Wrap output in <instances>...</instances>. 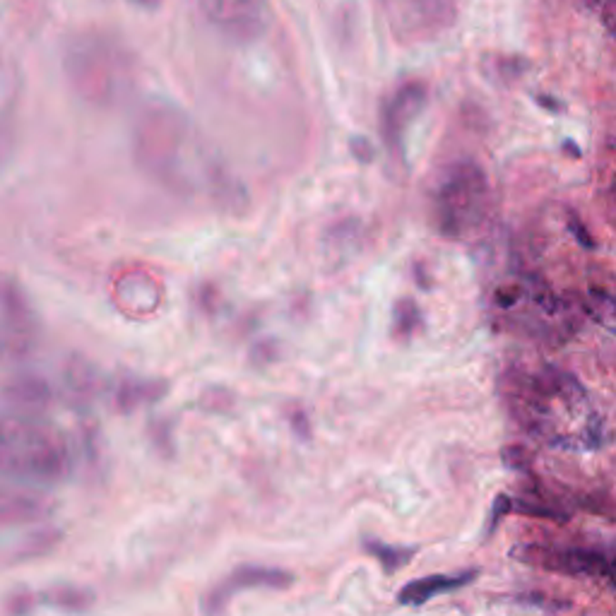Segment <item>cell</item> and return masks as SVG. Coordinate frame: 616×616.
I'll return each mask as SVG.
<instances>
[{
  "label": "cell",
  "instance_id": "30bf717a",
  "mask_svg": "<svg viewBox=\"0 0 616 616\" xmlns=\"http://www.w3.org/2000/svg\"><path fill=\"white\" fill-rule=\"evenodd\" d=\"M474 573H458V575H429V578H419V581L407 582L400 590V602L402 604H424L433 600L441 592H452V590L462 588L472 581Z\"/></svg>",
  "mask_w": 616,
  "mask_h": 616
},
{
  "label": "cell",
  "instance_id": "ba28073f",
  "mask_svg": "<svg viewBox=\"0 0 616 616\" xmlns=\"http://www.w3.org/2000/svg\"><path fill=\"white\" fill-rule=\"evenodd\" d=\"M3 315H5L7 350L25 354L35 343L36 323L25 296L10 282H5V292H3Z\"/></svg>",
  "mask_w": 616,
  "mask_h": 616
},
{
  "label": "cell",
  "instance_id": "5b68a950",
  "mask_svg": "<svg viewBox=\"0 0 616 616\" xmlns=\"http://www.w3.org/2000/svg\"><path fill=\"white\" fill-rule=\"evenodd\" d=\"M200 15L233 42H255L273 22L270 0H195Z\"/></svg>",
  "mask_w": 616,
  "mask_h": 616
},
{
  "label": "cell",
  "instance_id": "ac0fdd59",
  "mask_svg": "<svg viewBox=\"0 0 616 616\" xmlns=\"http://www.w3.org/2000/svg\"><path fill=\"white\" fill-rule=\"evenodd\" d=\"M518 299H521V289L508 287V289H499V292H496V303H499L501 308L515 306Z\"/></svg>",
  "mask_w": 616,
  "mask_h": 616
},
{
  "label": "cell",
  "instance_id": "8fae6325",
  "mask_svg": "<svg viewBox=\"0 0 616 616\" xmlns=\"http://www.w3.org/2000/svg\"><path fill=\"white\" fill-rule=\"evenodd\" d=\"M554 561H547V566H554L559 571L569 573H604L602 556L590 554V551H559Z\"/></svg>",
  "mask_w": 616,
  "mask_h": 616
},
{
  "label": "cell",
  "instance_id": "6da1fadb",
  "mask_svg": "<svg viewBox=\"0 0 616 616\" xmlns=\"http://www.w3.org/2000/svg\"><path fill=\"white\" fill-rule=\"evenodd\" d=\"M133 157L152 181L176 195H207L226 210L243 203L239 181L214 159L191 118L174 104H150L137 116Z\"/></svg>",
  "mask_w": 616,
  "mask_h": 616
},
{
  "label": "cell",
  "instance_id": "d6986e66",
  "mask_svg": "<svg viewBox=\"0 0 616 616\" xmlns=\"http://www.w3.org/2000/svg\"><path fill=\"white\" fill-rule=\"evenodd\" d=\"M537 102L549 111H561V104L556 102V99H551V96H537Z\"/></svg>",
  "mask_w": 616,
  "mask_h": 616
},
{
  "label": "cell",
  "instance_id": "7c38bea8",
  "mask_svg": "<svg viewBox=\"0 0 616 616\" xmlns=\"http://www.w3.org/2000/svg\"><path fill=\"white\" fill-rule=\"evenodd\" d=\"M419 323H422V308H419V303L414 299H410V296L400 299L395 306L397 333L402 337H410L417 330Z\"/></svg>",
  "mask_w": 616,
  "mask_h": 616
},
{
  "label": "cell",
  "instance_id": "ffe728a7",
  "mask_svg": "<svg viewBox=\"0 0 616 616\" xmlns=\"http://www.w3.org/2000/svg\"><path fill=\"white\" fill-rule=\"evenodd\" d=\"M131 3L137 7H144V10H154L159 5V0H131Z\"/></svg>",
  "mask_w": 616,
  "mask_h": 616
},
{
  "label": "cell",
  "instance_id": "2e32d148",
  "mask_svg": "<svg viewBox=\"0 0 616 616\" xmlns=\"http://www.w3.org/2000/svg\"><path fill=\"white\" fill-rule=\"evenodd\" d=\"M350 150L352 154H354V159L359 162V164H371L373 162V157H376V152H373V144L366 140V137H352L350 143Z\"/></svg>",
  "mask_w": 616,
  "mask_h": 616
},
{
  "label": "cell",
  "instance_id": "8992f818",
  "mask_svg": "<svg viewBox=\"0 0 616 616\" xmlns=\"http://www.w3.org/2000/svg\"><path fill=\"white\" fill-rule=\"evenodd\" d=\"M426 104V87L417 80L400 84L383 104L381 111V131H383L385 144L392 152L400 150L404 128L422 114Z\"/></svg>",
  "mask_w": 616,
  "mask_h": 616
},
{
  "label": "cell",
  "instance_id": "5bb4252c",
  "mask_svg": "<svg viewBox=\"0 0 616 616\" xmlns=\"http://www.w3.org/2000/svg\"><path fill=\"white\" fill-rule=\"evenodd\" d=\"M369 551L373 556H378L385 569H391V571L397 569V566H402V563H407V556H410L407 549L383 547V544H369Z\"/></svg>",
  "mask_w": 616,
  "mask_h": 616
},
{
  "label": "cell",
  "instance_id": "7a4b0ae2",
  "mask_svg": "<svg viewBox=\"0 0 616 616\" xmlns=\"http://www.w3.org/2000/svg\"><path fill=\"white\" fill-rule=\"evenodd\" d=\"M63 70L84 102L109 109L135 87V58L99 32H80L63 48Z\"/></svg>",
  "mask_w": 616,
  "mask_h": 616
},
{
  "label": "cell",
  "instance_id": "4fadbf2b",
  "mask_svg": "<svg viewBox=\"0 0 616 616\" xmlns=\"http://www.w3.org/2000/svg\"><path fill=\"white\" fill-rule=\"evenodd\" d=\"M48 395L46 385L39 378H20L15 383V397L22 402H44Z\"/></svg>",
  "mask_w": 616,
  "mask_h": 616
},
{
  "label": "cell",
  "instance_id": "277c9868",
  "mask_svg": "<svg viewBox=\"0 0 616 616\" xmlns=\"http://www.w3.org/2000/svg\"><path fill=\"white\" fill-rule=\"evenodd\" d=\"M378 7L402 44L432 42L458 20V0H378Z\"/></svg>",
  "mask_w": 616,
  "mask_h": 616
},
{
  "label": "cell",
  "instance_id": "9c48e42d",
  "mask_svg": "<svg viewBox=\"0 0 616 616\" xmlns=\"http://www.w3.org/2000/svg\"><path fill=\"white\" fill-rule=\"evenodd\" d=\"M15 465L17 472L29 477H55L63 470L61 448L42 436H29L22 441V445H17Z\"/></svg>",
  "mask_w": 616,
  "mask_h": 616
},
{
  "label": "cell",
  "instance_id": "44dd1931",
  "mask_svg": "<svg viewBox=\"0 0 616 616\" xmlns=\"http://www.w3.org/2000/svg\"><path fill=\"white\" fill-rule=\"evenodd\" d=\"M563 152H566V154H573V157H581V150H578V147H575V143L573 140H563Z\"/></svg>",
  "mask_w": 616,
  "mask_h": 616
},
{
  "label": "cell",
  "instance_id": "3957f363",
  "mask_svg": "<svg viewBox=\"0 0 616 616\" xmlns=\"http://www.w3.org/2000/svg\"><path fill=\"white\" fill-rule=\"evenodd\" d=\"M486 198L484 172L472 162H455L443 172L436 188V224L448 239H458L482 217Z\"/></svg>",
  "mask_w": 616,
  "mask_h": 616
},
{
  "label": "cell",
  "instance_id": "9a60e30c",
  "mask_svg": "<svg viewBox=\"0 0 616 616\" xmlns=\"http://www.w3.org/2000/svg\"><path fill=\"white\" fill-rule=\"evenodd\" d=\"M590 294L595 296L592 299V303H597V306H602V311H592V315H597V321L604 323L607 328L616 330V302L611 299V296L602 294V292H597V289H592Z\"/></svg>",
  "mask_w": 616,
  "mask_h": 616
},
{
  "label": "cell",
  "instance_id": "e0dca14e",
  "mask_svg": "<svg viewBox=\"0 0 616 616\" xmlns=\"http://www.w3.org/2000/svg\"><path fill=\"white\" fill-rule=\"evenodd\" d=\"M569 229H571V232H573V236H575V239H578V243H581V246H585V248L595 246V241H592V236H590V233H588V229H585V226L581 224V220H575V217H571Z\"/></svg>",
  "mask_w": 616,
  "mask_h": 616
},
{
  "label": "cell",
  "instance_id": "52a82bcc",
  "mask_svg": "<svg viewBox=\"0 0 616 616\" xmlns=\"http://www.w3.org/2000/svg\"><path fill=\"white\" fill-rule=\"evenodd\" d=\"M294 581V575L289 571L274 569V566H241L233 573H229L224 581L217 585V588L210 590L207 595V614H217V611L224 607L229 600H232L233 592L248 588H287Z\"/></svg>",
  "mask_w": 616,
  "mask_h": 616
}]
</instances>
